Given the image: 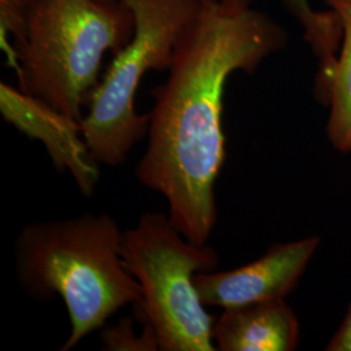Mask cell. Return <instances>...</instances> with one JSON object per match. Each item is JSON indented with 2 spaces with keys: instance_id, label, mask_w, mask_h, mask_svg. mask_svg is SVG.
Returning a JSON list of instances; mask_svg holds the SVG:
<instances>
[{
  "instance_id": "11",
  "label": "cell",
  "mask_w": 351,
  "mask_h": 351,
  "mask_svg": "<svg viewBox=\"0 0 351 351\" xmlns=\"http://www.w3.org/2000/svg\"><path fill=\"white\" fill-rule=\"evenodd\" d=\"M30 0H0V47L7 56V63L17 69L16 51L11 38L17 40L25 30Z\"/></svg>"
},
{
  "instance_id": "5",
  "label": "cell",
  "mask_w": 351,
  "mask_h": 351,
  "mask_svg": "<svg viewBox=\"0 0 351 351\" xmlns=\"http://www.w3.org/2000/svg\"><path fill=\"white\" fill-rule=\"evenodd\" d=\"M134 14L132 39L88 101L81 126L88 150L99 164L120 165L149 132L150 114H138L134 99L149 71H168L176 46L202 0H123Z\"/></svg>"
},
{
  "instance_id": "10",
  "label": "cell",
  "mask_w": 351,
  "mask_h": 351,
  "mask_svg": "<svg viewBox=\"0 0 351 351\" xmlns=\"http://www.w3.org/2000/svg\"><path fill=\"white\" fill-rule=\"evenodd\" d=\"M103 349L110 351H156L160 350L159 341L154 328L145 323V330L138 336L134 330L133 322L128 317L117 324L108 326L101 333Z\"/></svg>"
},
{
  "instance_id": "6",
  "label": "cell",
  "mask_w": 351,
  "mask_h": 351,
  "mask_svg": "<svg viewBox=\"0 0 351 351\" xmlns=\"http://www.w3.org/2000/svg\"><path fill=\"white\" fill-rule=\"evenodd\" d=\"M320 246V237L276 243L262 258L226 272H198L194 285L204 306L233 308L287 300Z\"/></svg>"
},
{
  "instance_id": "8",
  "label": "cell",
  "mask_w": 351,
  "mask_h": 351,
  "mask_svg": "<svg viewBox=\"0 0 351 351\" xmlns=\"http://www.w3.org/2000/svg\"><path fill=\"white\" fill-rule=\"evenodd\" d=\"M220 351H291L300 343V322L285 300L226 308L213 324Z\"/></svg>"
},
{
  "instance_id": "4",
  "label": "cell",
  "mask_w": 351,
  "mask_h": 351,
  "mask_svg": "<svg viewBox=\"0 0 351 351\" xmlns=\"http://www.w3.org/2000/svg\"><path fill=\"white\" fill-rule=\"evenodd\" d=\"M121 258L138 281L139 320L154 328L163 351H213L215 319L194 285L198 272H211L219 256L208 245L190 242L169 216L146 213L123 233Z\"/></svg>"
},
{
  "instance_id": "13",
  "label": "cell",
  "mask_w": 351,
  "mask_h": 351,
  "mask_svg": "<svg viewBox=\"0 0 351 351\" xmlns=\"http://www.w3.org/2000/svg\"><path fill=\"white\" fill-rule=\"evenodd\" d=\"M326 350L351 351V303L343 320L339 324V329L328 342Z\"/></svg>"
},
{
  "instance_id": "12",
  "label": "cell",
  "mask_w": 351,
  "mask_h": 351,
  "mask_svg": "<svg viewBox=\"0 0 351 351\" xmlns=\"http://www.w3.org/2000/svg\"><path fill=\"white\" fill-rule=\"evenodd\" d=\"M284 3L301 23L306 39L320 40L328 37L332 32L335 20L330 11L316 12L308 0H284Z\"/></svg>"
},
{
  "instance_id": "3",
  "label": "cell",
  "mask_w": 351,
  "mask_h": 351,
  "mask_svg": "<svg viewBox=\"0 0 351 351\" xmlns=\"http://www.w3.org/2000/svg\"><path fill=\"white\" fill-rule=\"evenodd\" d=\"M134 27L123 0H30L25 30L13 46L19 88L82 121L106 52L121 50Z\"/></svg>"
},
{
  "instance_id": "9",
  "label": "cell",
  "mask_w": 351,
  "mask_h": 351,
  "mask_svg": "<svg viewBox=\"0 0 351 351\" xmlns=\"http://www.w3.org/2000/svg\"><path fill=\"white\" fill-rule=\"evenodd\" d=\"M339 19L342 39L337 66L329 90L326 137L343 154H351V0H324Z\"/></svg>"
},
{
  "instance_id": "7",
  "label": "cell",
  "mask_w": 351,
  "mask_h": 351,
  "mask_svg": "<svg viewBox=\"0 0 351 351\" xmlns=\"http://www.w3.org/2000/svg\"><path fill=\"white\" fill-rule=\"evenodd\" d=\"M0 111L7 123L45 145L55 168L69 172L84 195L94 193L101 178L99 163L88 150L81 121L4 82L0 84Z\"/></svg>"
},
{
  "instance_id": "2",
  "label": "cell",
  "mask_w": 351,
  "mask_h": 351,
  "mask_svg": "<svg viewBox=\"0 0 351 351\" xmlns=\"http://www.w3.org/2000/svg\"><path fill=\"white\" fill-rule=\"evenodd\" d=\"M123 230L108 213H84L23 228L14 241L17 280L40 301L60 297L77 346L126 304L142 302L138 281L121 258Z\"/></svg>"
},
{
  "instance_id": "14",
  "label": "cell",
  "mask_w": 351,
  "mask_h": 351,
  "mask_svg": "<svg viewBox=\"0 0 351 351\" xmlns=\"http://www.w3.org/2000/svg\"><path fill=\"white\" fill-rule=\"evenodd\" d=\"M104 1H116V0H104Z\"/></svg>"
},
{
  "instance_id": "1",
  "label": "cell",
  "mask_w": 351,
  "mask_h": 351,
  "mask_svg": "<svg viewBox=\"0 0 351 351\" xmlns=\"http://www.w3.org/2000/svg\"><path fill=\"white\" fill-rule=\"evenodd\" d=\"M252 3L202 0L176 46L168 78L152 91L147 146L136 175L163 195L171 223L197 245H207L217 221L226 81L237 71L255 72L288 43L285 30Z\"/></svg>"
}]
</instances>
